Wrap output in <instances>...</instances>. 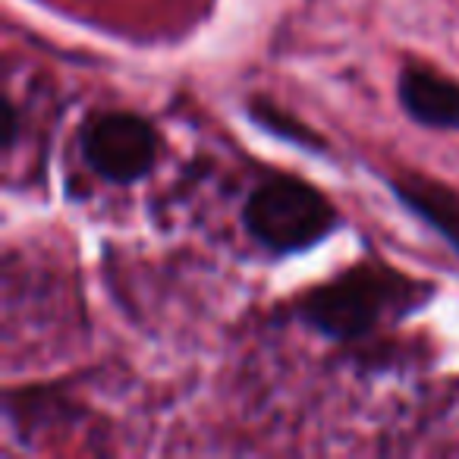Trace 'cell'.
<instances>
[{
    "mask_svg": "<svg viewBox=\"0 0 459 459\" xmlns=\"http://www.w3.org/2000/svg\"><path fill=\"white\" fill-rule=\"evenodd\" d=\"M434 287L403 277L381 264H359L346 274L308 290L299 302V318L331 340L368 337L384 321L415 312L431 299Z\"/></svg>",
    "mask_w": 459,
    "mask_h": 459,
    "instance_id": "obj_1",
    "label": "cell"
},
{
    "mask_svg": "<svg viewBox=\"0 0 459 459\" xmlns=\"http://www.w3.org/2000/svg\"><path fill=\"white\" fill-rule=\"evenodd\" d=\"M340 214L315 186L274 177L252 189L243 204V227L264 252L283 258L306 252L337 230Z\"/></svg>",
    "mask_w": 459,
    "mask_h": 459,
    "instance_id": "obj_2",
    "label": "cell"
},
{
    "mask_svg": "<svg viewBox=\"0 0 459 459\" xmlns=\"http://www.w3.org/2000/svg\"><path fill=\"white\" fill-rule=\"evenodd\" d=\"M82 160L114 186H133L148 177L158 160V133L139 114H98L79 133Z\"/></svg>",
    "mask_w": 459,
    "mask_h": 459,
    "instance_id": "obj_3",
    "label": "cell"
},
{
    "mask_svg": "<svg viewBox=\"0 0 459 459\" xmlns=\"http://www.w3.org/2000/svg\"><path fill=\"white\" fill-rule=\"evenodd\" d=\"M396 98L409 120L437 133H459V82L431 66L409 64L396 79Z\"/></svg>",
    "mask_w": 459,
    "mask_h": 459,
    "instance_id": "obj_4",
    "label": "cell"
},
{
    "mask_svg": "<svg viewBox=\"0 0 459 459\" xmlns=\"http://www.w3.org/2000/svg\"><path fill=\"white\" fill-rule=\"evenodd\" d=\"M394 198L431 227L446 246L459 255V192L425 177H394L390 179Z\"/></svg>",
    "mask_w": 459,
    "mask_h": 459,
    "instance_id": "obj_5",
    "label": "cell"
},
{
    "mask_svg": "<svg viewBox=\"0 0 459 459\" xmlns=\"http://www.w3.org/2000/svg\"><path fill=\"white\" fill-rule=\"evenodd\" d=\"M249 117L262 129H268V133L281 135V139H290V142H296V145H306V148H325V145H321V139L312 133V129L302 126V123H296L293 117L283 114V110L274 108V104L252 101L249 104Z\"/></svg>",
    "mask_w": 459,
    "mask_h": 459,
    "instance_id": "obj_6",
    "label": "cell"
},
{
    "mask_svg": "<svg viewBox=\"0 0 459 459\" xmlns=\"http://www.w3.org/2000/svg\"><path fill=\"white\" fill-rule=\"evenodd\" d=\"M20 139V110L10 98H4V123H0V152L10 154Z\"/></svg>",
    "mask_w": 459,
    "mask_h": 459,
    "instance_id": "obj_7",
    "label": "cell"
}]
</instances>
